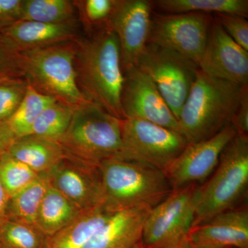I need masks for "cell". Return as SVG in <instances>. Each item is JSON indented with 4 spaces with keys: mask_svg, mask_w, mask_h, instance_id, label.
<instances>
[{
    "mask_svg": "<svg viewBox=\"0 0 248 248\" xmlns=\"http://www.w3.org/2000/svg\"><path fill=\"white\" fill-rule=\"evenodd\" d=\"M78 84L86 97L110 115L124 120V73L120 43L107 24L75 41Z\"/></svg>",
    "mask_w": 248,
    "mask_h": 248,
    "instance_id": "6da1fadb",
    "label": "cell"
},
{
    "mask_svg": "<svg viewBox=\"0 0 248 248\" xmlns=\"http://www.w3.org/2000/svg\"><path fill=\"white\" fill-rule=\"evenodd\" d=\"M242 86L205 74L199 68L178 122L188 143L213 138L231 124Z\"/></svg>",
    "mask_w": 248,
    "mask_h": 248,
    "instance_id": "7a4b0ae2",
    "label": "cell"
},
{
    "mask_svg": "<svg viewBox=\"0 0 248 248\" xmlns=\"http://www.w3.org/2000/svg\"><path fill=\"white\" fill-rule=\"evenodd\" d=\"M104 205L111 211L154 208L173 190L167 174L151 165L112 158L98 166Z\"/></svg>",
    "mask_w": 248,
    "mask_h": 248,
    "instance_id": "3957f363",
    "label": "cell"
},
{
    "mask_svg": "<svg viewBox=\"0 0 248 248\" xmlns=\"http://www.w3.org/2000/svg\"><path fill=\"white\" fill-rule=\"evenodd\" d=\"M17 53L24 79L39 92L75 110L91 102L78 84L75 42Z\"/></svg>",
    "mask_w": 248,
    "mask_h": 248,
    "instance_id": "277c9868",
    "label": "cell"
},
{
    "mask_svg": "<svg viewBox=\"0 0 248 248\" xmlns=\"http://www.w3.org/2000/svg\"><path fill=\"white\" fill-rule=\"evenodd\" d=\"M122 126V120L91 102L75 110L58 142L70 159L98 166L106 160L123 157Z\"/></svg>",
    "mask_w": 248,
    "mask_h": 248,
    "instance_id": "5b68a950",
    "label": "cell"
},
{
    "mask_svg": "<svg viewBox=\"0 0 248 248\" xmlns=\"http://www.w3.org/2000/svg\"><path fill=\"white\" fill-rule=\"evenodd\" d=\"M211 177L200 186L194 226L235 208L248 187V136L236 135L220 156Z\"/></svg>",
    "mask_w": 248,
    "mask_h": 248,
    "instance_id": "8992f818",
    "label": "cell"
},
{
    "mask_svg": "<svg viewBox=\"0 0 248 248\" xmlns=\"http://www.w3.org/2000/svg\"><path fill=\"white\" fill-rule=\"evenodd\" d=\"M200 184L173 190L152 208L145 220L141 243L147 248H178L195 221Z\"/></svg>",
    "mask_w": 248,
    "mask_h": 248,
    "instance_id": "52a82bcc",
    "label": "cell"
},
{
    "mask_svg": "<svg viewBox=\"0 0 248 248\" xmlns=\"http://www.w3.org/2000/svg\"><path fill=\"white\" fill-rule=\"evenodd\" d=\"M123 159L135 160L167 173L188 144L179 132L138 119L122 120Z\"/></svg>",
    "mask_w": 248,
    "mask_h": 248,
    "instance_id": "ba28073f",
    "label": "cell"
},
{
    "mask_svg": "<svg viewBox=\"0 0 248 248\" xmlns=\"http://www.w3.org/2000/svg\"><path fill=\"white\" fill-rule=\"evenodd\" d=\"M153 81L178 120L199 67L172 50L148 44L136 66Z\"/></svg>",
    "mask_w": 248,
    "mask_h": 248,
    "instance_id": "9c48e42d",
    "label": "cell"
},
{
    "mask_svg": "<svg viewBox=\"0 0 248 248\" xmlns=\"http://www.w3.org/2000/svg\"><path fill=\"white\" fill-rule=\"evenodd\" d=\"M211 15L153 12L148 44L172 50L197 65L213 24Z\"/></svg>",
    "mask_w": 248,
    "mask_h": 248,
    "instance_id": "30bf717a",
    "label": "cell"
},
{
    "mask_svg": "<svg viewBox=\"0 0 248 248\" xmlns=\"http://www.w3.org/2000/svg\"><path fill=\"white\" fill-rule=\"evenodd\" d=\"M153 9L148 0H115L107 24L118 39L124 73L136 66L148 45Z\"/></svg>",
    "mask_w": 248,
    "mask_h": 248,
    "instance_id": "8fae6325",
    "label": "cell"
},
{
    "mask_svg": "<svg viewBox=\"0 0 248 248\" xmlns=\"http://www.w3.org/2000/svg\"><path fill=\"white\" fill-rule=\"evenodd\" d=\"M236 135L230 125L213 138L188 143L166 173L173 190L205 182L216 169L223 150Z\"/></svg>",
    "mask_w": 248,
    "mask_h": 248,
    "instance_id": "7c38bea8",
    "label": "cell"
},
{
    "mask_svg": "<svg viewBox=\"0 0 248 248\" xmlns=\"http://www.w3.org/2000/svg\"><path fill=\"white\" fill-rule=\"evenodd\" d=\"M122 107L125 119L147 121L181 133L179 122L156 86L137 67L124 73Z\"/></svg>",
    "mask_w": 248,
    "mask_h": 248,
    "instance_id": "4fadbf2b",
    "label": "cell"
},
{
    "mask_svg": "<svg viewBox=\"0 0 248 248\" xmlns=\"http://www.w3.org/2000/svg\"><path fill=\"white\" fill-rule=\"evenodd\" d=\"M199 68L208 76L248 84V51L236 44L213 19Z\"/></svg>",
    "mask_w": 248,
    "mask_h": 248,
    "instance_id": "5bb4252c",
    "label": "cell"
},
{
    "mask_svg": "<svg viewBox=\"0 0 248 248\" xmlns=\"http://www.w3.org/2000/svg\"><path fill=\"white\" fill-rule=\"evenodd\" d=\"M48 174L52 187L82 211L104 205V188L98 166L67 157Z\"/></svg>",
    "mask_w": 248,
    "mask_h": 248,
    "instance_id": "9a60e30c",
    "label": "cell"
},
{
    "mask_svg": "<svg viewBox=\"0 0 248 248\" xmlns=\"http://www.w3.org/2000/svg\"><path fill=\"white\" fill-rule=\"evenodd\" d=\"M187 239L203 248H248L247 207L232 209L192 226Z\"/></svg>",
    "mask_w": 248,
    "mask_h": 248,
    "instance_id": "2e32d148",
    "label": "cell"
},
{
    "mask_svg": "<svg viewBox=\"0 0 248 248\" xmlns=\"http://www.w3.org/2000/svg\"><path fill=\"white\" fill-rule=\"evenodd\" d=\"M81 37L75 22L45 24L17 20L0 31V37L15 53L75 42Z\"/></svg>",
    "mask_w": 248,
    "mask_h": 248,
    "instance_id": "e0dca14e",
    "label": "cell"
},
{
    "mask_svg": "<svg viewBox=\"0 0 248 248\" xmlns=\"http://www.w3.org/2000/svg\"><path fill=\"white\" fill-rule=\"evenodd\" d=\"M150 210L133 208L113 212L84 248H133L141 241Z\"/></svg>",
    "mask_w": 248,
    "mask_h": 248,
    "instance_id": "ac0fdd59",
    "label": "cell"
},
{
    "mask_svg": "<svg viewBox=\"0 0 248 248\" xmlns=\"http://www.w3.org/2000/svg\"><path fill=\"white\" fill-rule=\"evenodd\" d=\"M8 153L35 172H48L68 157L58 141L29 135L17 138Z\"/></svg>",
    "mask_w": 248,
    "mask_h": 248,
    "instance_id": "d6986e66",
    "label": "cell"
},
{
    "mask_svg": "<svg viewBox=\"0 0 248 248\" xmlns=\"http://www.w3.org/2000/svg\"><path fill=\"white\" fill-rule=\"evenodd\" d=\"M112 213L104 205L83 212L68 226L48 237V248H84Z\"/></svg>",
    "mask_w": 248,
    "mask_h": 248,
    "instance_id": "ffe728a7",
    "label": "cell"
},
{
    "mask_svg": "<svg viewBox=\"0 0 248 248\" xmlns=\"http://www.w3.org/2000/svg\"><path fill=\"white\" fill-rule=\"evenodd\" d=\"M83 212L50 186L41 202L35 226L50 237L76 220Z\"/></svg>",
    "mask_w": 248,
    "mask_h": 248,
    "instance_id": "44dd1931",
    "label": "cell"
},
{
    "mask_svg": "<svg viewBox=\"0 0 248 248\" xmlns=\"http://www.w3.org/2000/svg\"><path fill=\"white\" fill-rule=\"evenodd\" d=\"M153 8L166 14H230L248 18V0H156Z\"/></svg>",
    "mask_w": 248,
    "mask_h": 248,
    "instance_id": "7402d4cb",
    "label": "cell"
},
{
    "mask_svg": "<svg viewBox=\"0 0 248 248\" xmlns=\"http://www.w3.org/2000/svg\"><path fill=\"white\" fill-rule=\"evenodd\" d=\"M50 186L48 172L39 174L35 181L9 199L6 218L35 226L41 202Z\"/></svg>",
    "mask_w": 248,
    "mask_h": 248,
    "instance_id": "603a6c76",
    "label": "cell"
},
{
    "mask_svg": "<svg viewBox=\"0 0 248 248\" xmlns=\"http://www.w3.org/2000/svg\"><path fill=\"white\" fill-rule=\"evenodd\" d=\"M76 6L69 0H22L19 20L45 24L75 22Z\"/></svg>",
    "mask_w": 248,
    "mask_h": 248,
    "instance_id": "cb8c5ba5",
    "label": "cell"
},
{
    "mask_svg": "<svg viewBox=\"0 0 248 248\" xmlns=\"http://www.w3.org/2000/svg\"><path fill=\"white\" fill-rule=\"evenodd\" d=\"M55 102L56 99L42 94L28 84L22 102L12 117L6 122L16 138L30 135L35 121L47 107Z\"/></svg>",
    "mask_w": 248,
    "mask_h": 248,
    "instance_id": "d4e9b609",
    "label": "cell"
},
{
    "mask_svg": "<svg viewBox=\"0 0 248 248\" xmlns=\"http://www.w3.org/2000/svg\"><path fill=\"white\" fill-rule=\"evenodd\" d=\"M48 236L35 225L6 218L0 223V248H48Z\"/></svg>",
    "mask_w": 248,
    "mask_h": 248,
    "instance_id": "484cf974",
    "label": "cell"
},
{
    "mask_svg": "<svg viewBox=\"0 0 248 248\" xmlns=\"http://www.w3.org/2000/svg\"><path fill=\"white\" fill-rule=\"evenodd\" d=\"M74 111L75 109L56 101L35 121L30 135L58 141L68 130Z\"/></svg>",
    "mask_w": 248,
    "mask_h": 248,
    "instance_id": "4316f807",
    "label": "cell"
},
{
    "mask_svg": "<svg viewBox=\"0 0 248 248\" xmlns=\"http://www.w3.org/2000/svg\"><path fill=\"white\" fill-rule=\"evenodd\" d=\"M38 175L8 152L0 156V183L10 198L35 181Z\"/></svg>",
    "mask_w": 248,
    "mask_h": 248,
    "instance_id": "83f0119b",
    "label": "cell"
},
{
    "mask_svg": "<svg viewBox=\"0 0 248 248\" xmlns=\"http://www.w3.org/2000/svg\"><path fill=\"white\" fill-rule=\"evenodd\" d=\"M28 86L24 78L0 81V122H7L22 102Z\"/></svg>",
    "mask_w": 248,
    "mask_h": 248,
    "instance_id": "f1b7e54d",
    "label": "cell"
},
{
    "mask_svg": "<svg viewBox=\"0 0 248 248\" xmlns=\"http://www.w3.org/2000/svg\"><path fill=\"white\" fill-rule=\"evenodd\" d=\"M75 2L79 5L81 20L87 27L99 24L101 27L105 25L110 18L115 0H85Z\"/></svg>",
    "mask_w": 248,
    "mask_h": 248,
    "instance_id": "f546056e",
    "label": "cell"
},
{
    "mask_svg": "<svg viewBox=\"0 0 248 248\" xmlns=\"http://www.w3.org/2000/svg\"><path fill=\"white\" fill-rule=\"evenodd\" d=\"M216 20L233 40L248 51L247 18L230 14L214 15Z\"/></svg>",
    "mask_w": 248,
    "mask_h": 248,
    "instance_id": "4dcf8cb0",
    "label": "cell"
},
{
    "mask_svg": "<svg viewBox=\"0 0 248 248\" xmlns=\"http://www.w3.org/2000/svg\"><path fill=\"white\" fill-rule=\"evenodd\" d=\"M24 78L15 53L0 37V81Z\"/></svg>",
    "mask_w": 248,
    "mask_h": 248,
    "instance_id": "1f68e13d",
    "label": "cell"
},
{
    "mask_svg": "<svg viewBox=\"0 0 248 248\" xmlns=\"http://www.w3.org/2000/svg\"><path fill=\"white\" fill-rule=\"evenodd\" d=\"M231 125L236 135L248 136V84L241 88V99Z\"/></svg>",
    "mask_w": 248,
    "mask_h": 248,
    "instance_id": "d6a6232c",
    "label": "cell"
},
{
    "mask_svg": "<svg viewBox=\"0 0 248 248\" xmlns=\"http://www.w3.org/2000/svg\"><path fill=\"white\" fill-rule=\"evenodd\" d=\"M22 0H0V31L19 20Z\"/></svg>",
    "mask_w": 248,
    "mask_h": 248,
    "instance_id": "836d02e7",
    "label": "cell"
},
{
    "mask_svg": "<svg viewBox=\"0 0 248 248\" xmlns=\"http://www.w3.org/2000/svg\"><path fill=\"white\" fill-rule=\"evenodd\" d=\"M16 135L6 122H0V156L9 151L16 140Z\"/></svg>",
    "mask_w": 248,
    "mask_h": 248,
    "instance_id": "e575fe53",
    "label": "cell"
},
{
    "mask_svg": "<svg viewBox=\"0 0 248 248\" xmlns=\"http://www.w3.org/2000/svg\"><path fill=\"white\" fill-rule=\"evenodd\" d=\"M10 197L0 183V223L6 218V209Z\"/></svg>",
    "mask_w": 248,
    "mask_h": 248,
    "instance_id": "d590c367",
    "label": "cell"
},
{
    "mask_svg": "<svg viewBox=\"0 0 248 248\" xmlns=\"http://www.w3.org/2000/svg\"><path fill=\"white\" fill-rule=\"evenodd\" d=\"M178 248H203L198 247V246H195V245L191 244L190 241H189L187 239V238H186V239L185 240H184V241H183L182 244L180 245V246H179V247Z\"/></svg>",
    "mask_w": 248,
    "mask_h": 248,
    "instance_id": "8d00e7d4",
    "label": "cell"
},
{
    "mask_svg": "<svg viewBox=\"0 0 248 248\" xmlns=\"http://www.w3.org/2000/svg\"><path fill=\"white\" fill-rule=\"evenodd\" d=\"M133 248H147L144 247L143 245L141 244V241H140L139 244H137L136 246H135Z\"/></svg>",
    "mask_w": 248,
    "mask_h": 248,
    "instance_id": "74e56055",
    "label": "cell"
},
{
    "mask_svg": "<svg viewBox=\"0 0 248 248\" xmlns=\"http://www.w3.org/2000/svg\"></svg>",
    "mask_w": 248,
    "mask_h": 248,
    "instance_id": "f35d334b",
    "label": "cell"
}]
</instances>
